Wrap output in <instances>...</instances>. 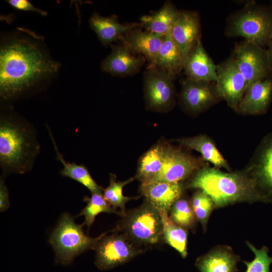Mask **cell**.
Segmentation results:
<instances>
[{
    "instance_id": "6da1fadb",
    "label": "cell",
    "mask_w": 272,
    "mask_h": 272,
    "mask_svg": "<svg viewBox=\"0 0 272 272\" xmlns=\"http://www.w3.org/2000/svg\"><path fill=\"white\" fill-rule=\"evenodd\" d=\"M2 43L0 49V95L8 101L18 97L39 83L53 77L59 63L52 58L42 38L22 28Z\"/></svg>"
},
{
    "instance_id": "7a4b0ae2",
    "label": "cell",
    "mask_w": 272,
    "mask_h": 272,
    "mask_svg": "<svg viewBox=\"0 0 272 272\" xmlns=\"http://www.w3.org/2000/svg\"><path fill=\"white\" fill-rule=\"evenodd\" d=\"M40 151L35 128L10 107L1 110L0 165L5 174L30 171Z\"/></svg>"
},
{
    "instance_id": "3957f363",
    "label": "cell",
    "mask_w": 272,
    "mask_h": 272,
    "mask_svg": "<svg viewBox=\"0 0 272 272\" xmlns=\"http://www.w3.org/2000/svg\"><path fill=\"white\" fill-rule=\"evenodd\" d=\"M184 187L205 192L213 200L215 208L238 202H264L246 170L226 173L206 164L193 173Z\"/></svg>"
},
{
    "instance_id": "277c9868",
    "label": "cell",
    "mask_w": 272,
    "mask_h": 272,
    "mask_svg": "<svg viewBox=\"0 0 272 272\" xmlns=\"http://www.w3.org/2000/svg\"><path fill=\"white\" fill-rule=\"evenodd\" d=\"M226 33L263 47L272 37V7L247 5L228 18Z\"/></svg>"
},
{
    "instance_id": "5b68a950",
    "label": "cell",
    "mask_w": 272,
    "mask_h": 272,
    "mask_svg": "<svg viewBox=\"0 0 272 272\" xmlns=\"http://www.w3.org/2000/svg\"><path fill=\"white\" fill-rule=\"evenodd\" d=\"M84 224L75 223L73 217L67 213L62 215L49 239L57 262L68 264L85 251L95 250L100 240L106 234L104 233L95 238L89 237L83 231Z\"/></svg>"
},
{
    "instance_id": "8992f818",
    "label": "cell",
    "mask_w": 272,
    "mask_h": 272,
    "mask_svg": "<svg viewBox=\"0 0 272 272\" xmlns=\"http://www.w3.org/2000/svg\"><path fill=\"white\" fill-rule=\"evenodd\" d=\"M115 230H120L135 245H152L163 239V221L159 211L145 199L140 207L126 211Z\"/></svg>"
},
{
    "instance_id": "52a82bcc",
    "label": "cell",
    "mask_w": 272,
    "mask_h": 272,
    "mask_svg": "<svg viewBox=\"0 0 272 272\" xmlns=\"http://www.w3.org/2000/svg\"><path fill=\"white\" fill-rule=\"evenodd\" d=\"M95 250V264L101 270L124 264L143 252L124 233L115 232L102 237Z\"/></svg>"
},
{
    "instance_id": "ba28073f",
    "label": "cell",
    "mask_w": 272,
    "mask_h": 272,
    "mask_svg": "<svg viewBox=\"0 0 272 272\" xmlns=\"http://www.w3.org/2000/svg\"><path fill=\"white\" fill-rule=\"evenodd\" d=\"M244 77L247 88L252 84L271 77L266 49L245 40L236 46L233 56Z\"/></svg>"
},
{
    "instance_id": "9c48e42d",
    "label": "cell",
    "mask_w": 272,
    "mask_h": 272,
    "mask_svg": "<svg viewBox=\"0 0 272 272\" xmlns=\"http://www.w3.org/2000/svg\"><path fill=\"white\" fill-rule=\"evenodd\" d=\"M174 77L155 66H149L144 75V90L149 106L155 110L170 107L173 103Z\"/></svg>"
},
{
    "instance_id": "30bf717a",
    "label": "cell",
    "mask_w": 272,
    "mask_h": 272,
    "mask_svg": "<svg viewBox=\"0 0 272 272\" xmlns=\"http://www.w3.org/2000/svg\"><path fill=\"white\" fill-rule=\"evenodd\" d=\"M207 164L180 149L166 146L164 162L159 174L152 181L180 182Z\"/></svg>"
},
{
    "instance_id": "8fae6325",
    "label": "cell",
    "mask_w": 272,
    "mask_h": 272,
    "mask_svg": "<svg viewBox=\"0 0 272 272\" xmlns=\"http://www.w3.org/2000/svg\"><path fill=\"white\" fill-rule=\"evenodd\" d=\"M216 83L220 95L228 105L237 111L238 104L247 87V83L233 56L217 65Z\"/></svg>"
},
{
    "instance_id": "7c38bea8",
    "label": "cell",
    "mask_w": 272,
    "mask_h": 272,
    "mask_svg": "<svg viewBox=\"0 0 272 272\" xmlns=\"http://www.w3.org/2000/svg\"><path fill=\"white\" fill-rule=\"evenodd\" d=\"M246 171L254 179L264 202H272V132L262 140Z\"/></svg>"
},
{
    "instance_id": "4fadbf2b",
    "label": "cell",
    "mask_w": 272,
    "mask_h": 272,
    "mask_svg": "<svg viewBox=\"0 0 272 272\" xmlns=\"http://www.w3.org/2000/svg\"><path fill=\"white\" fill-rule=\"evenodd\" d=\"M222 99L216 83L186 78L181 84L180 99L188 111L200 113Z\"/></svg>"
},
{
    "instance_id": "5bb4252c",
    "label": "cell",
    "mask_w": 272,
    "mask_h": 272,
    "mask_svg": "<svg viewBox=\"0 0 272 272\" xmlns=\"http://www.w3.org/2000/svg\"><path fill=\"white\" fill-rule=\"evenodd\" d=\"M170 34L180 51L184 64L200 39V25L198 14L194 11H180Z\"/></svg>"
},
{
    "instance_id": "9a60e30c",
    "label": "cell",
    "mask_w": 272,
    "mask_h": 272,
    "mask_svg": "<svg viewBox=\"0 0 272 272\" xmlns=\"http://www.w3.org/2000/svg\"><path fill=\"white\" fill-rule=\"evenodd\" d=\"M184 189L180 182L156 181L142 183L140 191L161 214H168L173 204L181 197Z\"/></svg>"
},
{
    "instance_id": "2e32d148",
    "label": "cell",
    "mask_w": 272,
    "mask_h": 272,
    "mask_svg": "<svg viewBox=\"0 0 272 272\" xmlns=\"http://www.w3.org/2000/svg\"><path fill=\"white\" fill-rule=\"evenodd\" d=\"M146 58L132 53L123 45L114 46L111 53L102 61L101 70L114 76L126 77L137 73Z\"/></svg>"
},
{
    "instance_id": "e0dca14e",
    "label": "cell",
    "mask_w": 272,
    "mask_h": 272,
    "mask_svg": "<svg viewBox=\"0 0 272 272\" xmlns=\"http://www.w3.org/2000/svg\"><path fill=\"white\" fill-rule=\"evenodd\" d=\"M139 27L126 33L120 41L132 53L143 56L148 60L149 66H151L154 64L164 36L143 31Z\"/></svg>"
},
{
    "instance_id": "ac0fdd59",
    "label": "cell",
    "mask_w": 272,
    "mask_h": 272,
    "mask_svg": "<svg viewBox=\"0 0 272 272\" xmlns=\"http://www.w3.org/2000/svg\"><path fill=\"white\" fill-rule=\"evenodd\" d=\"M272 97V77L257 81L246 90L237 112L243 114H262L267 111Z\"/></svg>"
},
{
    "instance_id": "d6986e66",
    "label": "cell",
    "mask_w": 272,
    "mask_h": 272,
    "mask_svg": "<svg viewBox=\"0 0 272 272\" xmlns=\"http://www.w3.org/2000/svg\"><path fill=\"white\" fill-rule=\"evenodd\" d=\"M183 69L187 78L217 82V65L206 52L201 39L185 61Z\"/></svg>"
},
{
    "instance_id": "ffe728a7",
    "label": "cell",
    "mask_w": 272,
    "mask_h": 272,
    "mask_svg": "<svg viewBox=\"0 0 272 272\" xmlns=\"http://www.w3.org/2000/svg\"><path fill=\"white\" fill-rule=\"evenodd\" d=\"M239 257L227 246H219L197 258L195 266L200 272H236Z\"/></svg>"
},
{
    "instance_id": "44dd1931",
    "label": "cell",
    "mask_w": 272,
    "mask_h": 272,
    "mask_svg": "<svg viewBox=\"0 0 272 272\" xmlns=\"http://www.w3.org/2000/svg\"><path fill=\"white\" fill-rule=\"evenodd\" d=\"M89 25L104 45L117 40L120 41L126 33L140 25L137 23L121 24L115 15L103 17L96 12L90 17Z\"/></svg>"
},
{
    "instance_id": "7402d4cb",
    "label": "cell",
    "mask_w": 272,
    "mask_h": 272,
    "mask_svg": "<svg viewBox=\"0 0 272 272\" xmlns=\"http://www.w3.org/2000/svg\"><path fill=\"white\" fill-rule=\"evenodd\" d=\"M179 13L172 3L166 2L154 13L142 16L140 24L146 31L164 36L171 31Z\"/></svg>"
},
{
    "instance_id": "603a6c76",
    "label": "cell",
    "mask_w": 272,
    "mask_h": 272,
    "mask_svg": "<svg viewBox=\"0 0 272 272\" xmlns=\"http://www.w3.org/2000/svg\"><path fill=\"white\" fill-rule=\"evenodd\" d=\"M49 135L53 143L56 154V159L63 165L60 173L62 176L70 178L87 187L91 193H102V188L97 184L90 175L87 168L83 164H77L66 161L57 148L51 131L46 124Z\"/></svg>"
},
{
    "instance_id": "cb8c5ba5",
    "label": "cell",
    "mask_w": 272,
    "mask_h": 272,
    "mask_svg": "<svg viewBox=\"0 0 272 272\" xmlns=\"http://www.w3.org/2000/svg\"><path fill=\"white\" fill-rule=\"evenodd\" d=\"M178 142L181 145L200 153L203 160L213 164L215 168H223L230 171L228 163L208 136L201 134L191 138H185L179 140Z\"/></svg>"
},
{
    "instance_id": "d4e9b609",
    "label": "cell",
    "mask_w": 272,
    "mask_h": 272,
    "mask_svg": "<svg viewBox=\"0 0 272 272\" xmlns=\"http://www.w3.org/2000/svg\"><path fill=\"white\" fill-rule=\"evenodd\" d=\"M152 66L159 67L174 77L183 70L182 58L171 37L170 31L164 36L161 47Z\"/></svg>"
},
{
    "instance_id": "484cf974",
    "label": "cell",
    "mask_w": 272,
    "mask_h": 272,
    "mask_svg": "<svg viewBox=\"0 0 272 272\" xmlns=\"http://www.w3.org/2000/svg\"><path fill=\"white\" fill-rule=\"evenodd\" d=\"M166 146L157 144L141 158L135 178L142 183L151 182L162 169L164 162Z\"/></svg>"
},
{
    "instance_id": "4316f807",
    "label": "cell",
    "mask_w": 272,
    "mask_h": 272,
    "mask_svg": "<svg viewBox=\"0 0 272 272\" xmlns=\"http://www.w3.org/2000/svg\"><path fill=\"white\" fill-rule=\"evenodd\" d=\"M161 215L163 221V240L177 251L182 258H185L187 255L188 232L187 230L172 221L168 214H161Z\"/></svg>"
},
{
    "instance_id": "83f0119b",
    "label": "cell",
    "mask_w": 272,
    "mask_h": 272,
    "mask_svg": "<svg viewBox=\"0 0 272 272\" xmlns=\"http://www.w3.org/2000/svg\"><path fill=\"white\" fill-rule=\"evenodd\" d=\"M134 178L131 177L124 181H117L116 175L110 173L109 186L105 188H102L103 195L105 199L114 209L116 210L118 208L120 209L121 217L126 214V203L131 199L139 197V196L127 197L123 194V187L133 181Z\"/></svg>"
},
{
    "instance_id": "f1b7e54d",
    "label": "cell",
    "mask_w": 272,
    "mask_h": 272,
    "mask_svg": "<svg viewBox=\"0 0 272 272\" xmlns=\"http://www.w3.org/2000/svg\"><path fill=\"white\" fill-rule=\"evenodd\" d=\"M83 200L87 202V205L77 216H85L84 223L88 228L93 224L96 217L101 213H115L122 216L121 212H118L106 201L102 193H92L90 197L85 196Z\"/></svg>"
},
{
    "instance_id": "f546056e",
    "label": "cell",
    "mask_w": 272,
    "mask_h": 272,
    "mask_svg": "<svg viewBox=\"0 0 272 272\" xmlns=\"http://www.w3.org/2000/svg\"><path fill=\"white\" fill-rule=\"evenodd\" d=\"M169 218L180 227L188 229L191 228L196 220L190 201L184 198H179L172 206Z\"/></svg>"
},
{
    "instance_id": "4dcf8cb0",
    "label": "cell",
    "mask_w": 272,
    "mask_h": 272,
    "mask_svg": "<svg viewBox=\"0 0 272 272\" xmlns=\"http://www.w3.org/2000/svg\"><path fill=\"white\" fill-rule=\"evenodd\" d=\"M195 218L205 231L210 216L215 208L213 200L203 191L198 189L190 201Z\"/></svg>"
},
{
    "instance_id": "1f68e13d",
    "label": "cell",
    "mask_w": 272,
    "mask_h": 272,
    "mask_svg": "<svg viewBox=\"0 0 272 272\" xmlns=\"http://www.w3.org/2000/svg\"><path fill=\"white\" fill-rule=\"evenodd\" d=\"M246 244L254 253L255 257L250 262L244 261L247 266L246 272H270L272 257L268 255V248L263 246L260 249H257L249 242H246Z\"/></svg>"
},
{
    "instance_id": "d6a6232c",
    "label": "cell",
    "mask_w": 272,
    "mask_h": 272,
    "mask_svg": "<svg viewBox=\"0 0 272 272\" xmlns=\"http://www.w3.org/2000/svg\"><path fill=\"white\" fill-rule=\"evenodd\" d=\"M7 2L11 7L18 10L35 12L43 16L47 15L45 11L35 7L27 0H8Z\"/></svg>"
},
{
    "instance_id": "836d02e7",
    "label": "cell",
    "mask_w": 272,
    "mask_h": 272,
    "mask_svg": "<svg viewBox=\"0 0 272 272\" xmlns=\"http://www.w3.org/2000/svg\"><path fill=\"white\" fill-rule=\"evenodd\" d=\"M10 207L8 189L3 179L0 181V210L1 212L7 210Z\"/></svg>"
},
{
    "instance_id": "e575fe53",
    "label": "cell",
    "mask_w": 272,
    "mask_h": 272,
    "mask_svg": "<svg viewBox=\"0 0 272 272\" xmlns=\"http://www.w3.org/2000/svg\"><path fill=\"white\" fill-rule=\"evenodd\" d=\"M267 49H266L268 58L269 63L270 69L272 74V37L267 44Z\"/></svg>"
}]
</instances>
